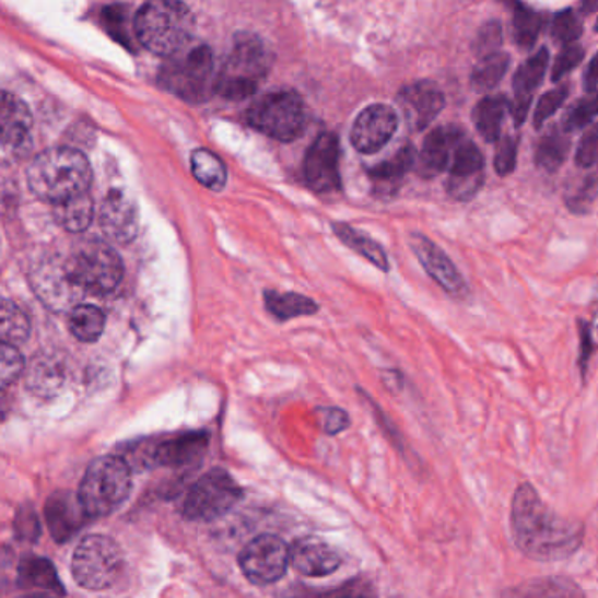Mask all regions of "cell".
Segmentation results:
<instances>
[{"instance_id": "cell-36", "label": "cell", "mask_w": 598, "mask_h": 598, "mask_svg": "<svg viewBox=\"0 0 598 598\" xmlns=\"http://www.w3.org/2000/svg\"><path fill=\"white\" fill-rule=\"evenodd\" d=\"M70 331L78 340L93 343L102 337L105 329V315L93 305H78L70 312Z\"/></svg>"}, {"instance_id": "cell-1", "label": "cell", "mask_w": 598, "mask_h": 598, "mask_svg": "<svg viewBox=\"0 0 598 598\" xmlns=\"http://www.w3.org/2000/svg\"><path fill=\"white\" fill-rule=\"evenodd\" d=\"M512 527L516 544L525 555L542 562L574 555L585 538V529L579 521L565 520L551 512L529 483L516 490Z\"/></svg>"}, {"instance_id": "cell-15", "label": "cell", "mask_w": 598, "mask_h": 598, "mask_svg": "<svg viewBox=\"0 0 598 598\" xmlns=\"http://www.w3.org/2000/svg\"><path fill=\"white\" fill-rule=\"evenodd\" d=\"M396 130L398 114L392 107L384 104L370 105L355 119L350 140L359 153L375 154L389 144Z\"/></svg>"}, {"instance_id": "cell-12", "label": "cell", "mask_w": 598, "mask_h": 598, "mask_svg": "<svg viewBox=\"0 0 598 598\" xmlns=\"http://www.w3.org/2000/svg\"><path fill=\"white\" fill-rule=\"evenodd\" d=\"M32 114L22 98L0 92V165L22 160L31 149Z\"/></svg>"}, {"instance_id": "cell-10", "label": "cell", "mask_w": 598, "mask_h": 598, "mask_svg": "<svg viewBox=\"0 0 598 598\" xmlns=\"http://www.w3.org/2000/svg\"><path fill=\"white\" fill-rule=\"evenodd\" d=\"M242 495L244 492L241 485L233 480L230 472L212 469L191 486L183 513L188 520L212 521L226 515L241 501Z\"/></svg>"}, {"instance_id": "cell-17", "label": "cell", "mask_w": 598, "mask_h": 598, "mask_svg": "<svg viewBox=\"0 0 598 598\" xmlns=\"http://www.w3.org/2000/svg\"><path fill=\"white\" fill-rule=\"evenodd\" d=\"M410 247L415 253L420 265L427 271L429 277L436 282L439 288L445 289L446 293L452 296H464L468 291L466 280L460 275L450 258L443 253L433 241H429L427 236L413 233L410 236Z\"/></svg>"}, {"instance_id": "cell-11", "label": "cell", "mask_w": 598, "mask_h": 598, "mask_svg": "<svg viewBox=\"0 0 598 598\" xmlns=\"http://www.w3.org/2000/svg\"><path fill=\"white\" fill-rule=\"evenodd\" d=\"M242 573L254 585L265 586L277 583L285 576L289 567V548L277 536H259L242 550Z\"/></svg>"}, {"instance_id": "cell-42", "label": "cell", "mask_w": 598, "mask_h": 598, "mask_svg": "<svg viewBox=\"0 0 598 598\" xmlns=\"http://www.w3.org/2000/svg\"><path fill=\"white\" fill-rule=\"evenodd\" d=\"M22 355L14 349V345H8L0 341V390L8 389L9 385L20 378L23 373Z\"/></svg>"}, {"instance_id": "cell-35", "label": "cell", "mask_w": 598, "mask_h": 598, "mask_svg": "<svg viewBox=\"0 0 598 598\" xmlns=\"http://www.w3.org/2000/svg\"><path fill=\"white\" fill-rule=\"evenodd\" d=\"M28 335H31V320L25 312L16 303L0 297V341L8 345H17L23 343Z\"/></svg>"}, {"instance_id": "cell-8", "label": "cell", "mask_w": 598, "mask_h": 598, "mask_svg": "<svg viewBox=\"0 0 598 598\" xmlns=\"http://www.w3.org/2000/svg\"><path fill=\"white\" fill-rule=\"evenodd\" d=\"M70 279L84 294H107L118 288L125 267L119 254L101 241L79 244L66 258Z\"/></svg>"}, {"instance_id": "cell-19", "label": "cell", "mask_w": 598, "mask_h": 598, "mask_svg": "<svg viewBox=\"0 0 598 598\" xmlns=\"http://www.w3.org/2000/svg\"><path fill=\"white\" fill-rule=\"evenodd\" d=\"M399 105L411 130L420 131L439 116L445 107V95L431 81H419L399 93Z\"/></svg>"}, {"instance_id": "cell-27", "label": "cell", "mask_w": 598, "mask_h": 598, "mask_svg": "<svg viewBox=\"0 0 598 598\" xmlns=\"http://www.w3.org/2000/svg\"><path fill=\"white\" fill-rule=\"evenodd\" d=\"M501 598H585V594L567 577H538L513 586Z\"/></svg>"}, {"instance_id": "cell-50", "label": "cell", "mask_w": 598, "mask_h": 598, "mask_svg": "<svg viewBox=\"0 0 598 598\" xmlns=\"http://www.w3.org/2000/svg\"><path fill=\"white\" fill-rule=\"evenodd\" d=\"M585 90L588 93L598 90V52L591 58L590 63H588V69H586Z\"/></svg>"}, {"instance_id": "cell-51", "label": "cell", "mask_w": 598, "mask_h": 598, "mask_svg": "<svg viewBox=\"0 0 598 598\" xmlns=\"http://www.w3.org/2000/svg\"><path fill=\"white\" fill-rule=\"evenodd\" d=\"M582 366L586 367V364H588V359H590L591 337L590 328L585 326V324H582Z\"/></svg>"}, {"instance_id": "cell-7", "label": "cell", "mask_w": 598, "mask_h": 598, "mask_svg": "<svg viewBox=\"0 0 598 598\" xmlns=\"http://www.w3.org/2000/svg\"><path fill=\"white\" fill-rule=\"evenodd\" d=\"M125 568V555L109 536L92 533L79 542L72 556V577L86 590H107L118 583Z\"/></svg>"}, {"instance_id": "cell-38", "label": "cell", "mask_w": 598, "mask_h": 598, "mask_svg": "<svg viewBox=\"0 0 598 598\" xmlns=\"http://www.w3.org/2000/svg\"><path fill=\"white\" fill-rule=\"evenodd\" d=\"M513 9H515L513 26H515L516 44L520 46V49H530L541 34L544 17L536 9L521 4L520 0L513 2Z\"/></svg>"}, {"instance_id": "cell-31", "label": "cell", "mask_w": 598, "mask_h": 598, "mask_svg": "<svg viewBox=\"0 0 598 598\" xmlns=\"http://www.w3.org/2000/svg\"><path fill=\"white\" fill-rule=\"evenodd\" d=\"M417 153L411 145H404L399 149L398 153L387 160V162L378 163L370 171V177L375 180L378 188L387 189L389 186H396L399 180L415 166Z\"/></svg>"}, {"instance_id": "cell-23", "label": "cell", "mask_w": 598, "mask_h": 598, "mask_svg": "<svg viewBox=\"0 0 598 598\" xmlns=\"http://www.w3.org/2000/svg\"><path fill=\"white\" fill-rule=\"evenodd\" d=\"M548 63H550V51L547 48H541L529 60L524 61L520 69L516 70L515 79H513L515 101L509 109L516 127H521L527 119L533 93L541 86L542 79L547 74Z\"/></svg>"}, {"instance_id": "cell-54", "label": "cell", "mask_w": 598, "mask_h": 598, "mask_svg": "<svg viewBox=\"0 0 598 598\" xmlns=\"http://www.w3.org/2000/svg\"><path fill=\"white\" fill-rule=\"evenodd\" d=\"M337 598H366V597H361V595H340V597H337Z\"/></svg>"}, {"instance_id": "cell-32", "label": "cell", "mask_w": 598, "mask_h": 598, "mask_svg": "<svg viewBox=\"0 0 598 598\" xmlns=\"http://www.w3.org/2000/svg\"><path fill=\"white\" fill-rule=\"evenodd\" d=\"M568 154V140L567 137L559 130V128H551L544 136L539 139L538 145H536V165L541 171L553 174L559 171L560 166L564 165Z\"/></svg>"}, {"instance_id": "cell-26", "label": "cell", "mask_w": 598, "mask_h": 598, "mask_svg": "<svg viewBox=\"0 0 598 598\" xmlns=\"http://www.w3.org/2000/svg\"><path fill=\"white\" fill-rule=\"evenodd\" d=\"M69 380V366L63 355L39 354L26 370V385L39 396H55Z\"/></svg>"}, {"instance_id": "cell-9", "label": "cell", "mask_w": 598, "mask_h": 598, "mask_svg": "<svg viewBox=\"0 0 598 598\" xmlns=\"http://www.w3.org/2000/svg\"><path fill=\"white\" fill-rule=\"evenodd\" d=\"M250 127L280 142H293L306 125L302 96L291 90L267 93L247 110Z\"/></svg>"}, {"instance_id": "cell-13", "label": "cell", "mask_w": 598, "mask_h": 598, "mask_svg": "<svg viewBox=\"0 0 598 598\" xmlns=\"http://www.w3.org/2000/svg\"><path fill=\"white\" fill-rule=\"evenodd\" d=\"M32 288L51 310L67 312L78 306L83 291L70 279L66 259L44 258L31 273Z\"/></svg>"}, {"instance_id": "cell-25", "label": "cell", "mask_w": 598, "mask_h": 598, "mask_svg": "<svg viewBox=\"0 0 598 598\" xmlns=\"http://www.w3.org/2000/svg\"><path fill=\"white\" fill-rule=\"evenodd\" d=\"M17 585L22 590L40 597H66V588L58 577L57 567L44 556L28 555L17 565Z\"/></svg>"}, {"instance_id": "cell-2", "label": "cell", "mask_w": 598, "mask_h": 598, "mask_svg": "<svg viewBox=\"0 0 598 598\" xmlns=\"http://www.w3.org/2000/svg\"><path fill=\"white\" fill-rule=\"evenodd\" d=\"M26 179L37 197L60 203L87 192L92 166L78 149H48L31 163Z\"/></svg>"}, {"instance_id": "cell-53", "label": "cell", "mask_w": 598, "mask_h": 598, "mask_svg": "<svg viewBox=\"0 0 598 598\" xmlns=\"http://www.w3.org/2000/svg\"><path fill=\"white\" fill-rule=\"evenodd\" d=\"M594 326L598 332V284H597V289H595V297H594Z\"/></svg>"}, {"instance_id": "cell-49", "label": "cell", "mask_w": 598, "mask_h": 598, "mask_svg": "<svg viewBox=\"0 0 598 598\" xmlns=\"http://www.w3.org/2000/svg\"><path fill=\"white\" fill-rule=\"evenodd\" d=\"M320 424L328 434H338L349 427L350 419L345 410L340 408H326L320 410Z\"/></svg>"}, {"instance_id": "cell-18", "label": "cell", "mask_w": 598, "mask_h": 598, "mask_svg": "<svg viewBox=\"0 0 598 598\" xmlns=\"http://www.w3.org/2000/svg\"><path fill=\"white\" fill-rule=\"evenodd\" d=\"M98 223L109 241L130 244L139 233V210L136 201L121 189H113L102 201Z\"/></svg>"}, {"instance_id": "cell-39", "label": "cell", "mask_w": 598, "mask_h": 598, "mask_svg": "<svg viewBox=\"0 0 598 598\" xmlns=\"http://www.w3.org/2000/svg\"><path fill=\"white\" fill-rule=\"evenodd\" d=\"M598 197V172H590L579 180H573L565 189V203L574 214H586Z\"/></svg>"}, {"instance_id": "cell-28", "label": "cell", "mask_w": 598, "mask_h": 598, "mask_svg": "<svg viewBox=\"0 0 598 598\" xmlns=\"http://www.w3.org/2000/svg\"><path fill=\"white\" fill-rule=\"evenodd\" d=\"M512 109V104L507 102L506 96H485L483 101L478 102L472 110V121L486 142H497L501 139L504 118L507 110Z\"/></svg>"}, {"instance_id": "cell-30", "label": "cell", "mask_w": 598, "mask_h": 598, "mask_svg": "<svg viewBox=\"0 0 598 598\" xmlns=\"http://www.w3.org/2000/svg\"><path fill=\"white\" fill-rule=\"evenodd\" d=\"M332 232L347 247L361 254L364 259L375 265L376 268H380L382 271L389 270L387 253L373 238H370L366 233L359 232V230L345 223L332 224Z\"/></svg>"}, {"instance_id": "cell-48", "label": "cell", "mask_w": 598, "mask_h": 598, "mask_svg": "<svg viewBox=\"0 0 598 598\" xmlns=\"http://www.w3.org/2000/svg\"><path fill=\"white\" fill-rule=\"evenodd\" d=\"M598 163V122L585 131L576 151V165L579 168H591Z\"/></svg>"}, {"instance_id": "cell-44", "label": "cell", "mask_w": 598, "mask_h": 598, "mask_svg": "<svg viewBox=\"0 0 598 598\" xmlns=\"http://www.w3.org/2000/svg\"><path fill=\"white\" fill-rule=\"evenodd\" d=\"M568 92H571L568 84H560L555 90H551L547 95L541 96L536 113H533V127L539 130L565 104Z\"/></svg>"}, {"instance_id": "cell-52", "label": "cell", "mask_w": 598, "mask_h": 598, "mask_svg": "<svg viewBox=\"0 0 598 598\" xmlns=\"http://www.w3.org/2000/svg\"><path fill=\"white\" fill-rule=\"evenodd\" d=\"M598 0H582V13L585 16L597 13Z\"/></svg>"}, {"instance_id": "cell-21", "label": "cell", "mask_w": 598, "mask_h": 598, "mask_svg": "<svg viewBox=\"0 0 598 598\" xmlns=\"http://www.w3.org/2000/svg\"><path fill=\"white\" fill-rule=\"evenodd\" d=\"M44 518H46L51 538L58 544H63L74 538L84 521L87 520L78 495L70 494V492H55L49 495L46 506H44Z\"/></svg>"}, {"instance_id": "cell-14", "label": "cell", "mask_w": 598, "mask_h": 598, "mask_svg": "<svg viewBox=\"0 0 598 598\" xmlns=\"http://www.w3.org/2000/svg\"><path fill=\"white\" fill-rule=\"evenodd\" d=\"M303 175L308 188L315 192L340 189V144L335 133H323L310 145L303 163Z\"/></svg>"}, {"instance_id": "cell-34", "label": "cell", "mask_w": 598, "mask_h": 598, "mask_svg": "<svg viewBox=\"0 0 598 598\" xmlns=\"http://www.w3.org/2000/svg\"><path fill=\"white\" fill-rule=\"evenodd\" d=\"M265 302L268 312L280 320L296 319L319 312V305L312 297L297 293H267Z\"/></svg>"}, {"instance_id": "cell-29", "label": "cell", "mask_w": 598, "mask_h": 598, "mask_svg": "<svg viewBox=\"0 0 598 598\" xmlns=\"http://www.w3.org/2000/svg\"><path fill=\"white\" fill-rule=\"evenodd\" d=\"M93 214H95V207L90 192L55 203L57 223L70 233L84 232L92 224Z\"/></svg>"}, {"instance_id": "cell-46", "label": "cell", "mask_w": 598, "mask_h": 598, "mask_svg": "<svg viewBox=\"0 0 598 598\" xmlns=\"http://www.w3.org/2000/svg\"><path fill=\"white\" fill-rule=\"evenodd\" d=\"M497 151H495L494 166L499 175L513 174L516 168V154H518V140L506 136L497 140Z\"/></svg>"}, {"instance_id": "cell-20", "label": "cell", "mask_w": 598, "mask_h": 598, "mask_svg": "<svg viewBox=\"0 0 598 598\" xmlns=\"http://www.w3.org/2000/svg\"><path fill=\"white\" fill-rule=\"evenodd\" d=\"M289 564L306 577H324L341 565V555L328 541L306 536L297 539L289 550Z\"/></svg>"}, {"instance_id": "cell-22", "label": "cell", "mask_w": 598, "mask_h": 598, "mask_svg": "<svg viewBox=\"0 0 598 598\" xmlns=\"http://www.w3.org/2000/svg\"><path fill=\"white\" fill-rule=\"evenodd\" d=\"M466 139L457 127H439L429 133L424 148L417 156V171L422 177H436L450 166L455 149Z\"/></svg>"}, {"instance_id": "cell-16", "label": "cell", "mask_w": 598, "mask_h": 598, "mask_svg": "<svg viewBox=\"0 0 598 598\" xmlns=\"http://www.w3.org/2000/svg\"><path fill=\"white\" fill-rule=\"evenodd\" d=\"M483 154L474 142L464 139L452 157L450 177L446 183V191L452 198L459 201H469L477 197L483 186Z\"/></svg>"}, {"instance_id": "cell-45", "label": "cell", "mask_w": 598, "mask_h": 598, "mask_svg": "<svg viewBox=\"0 0 598 598\" xmlns=\"http://www.w3.org/2000/svg\"><path fill=\"white\" fill-rule=\"evenodd\" d=\"M585 58V49L579 44H567L564 49L560 51L559 58H556L555 66L551 70V79L553 83H559L560 79H564L568 72H573Z\"/></svg>"}, {"instance_id": "cell-41", "label": "cell", "mask_w": 598, "mask_h": 598, "mask_svg": "<svg viewBox=\"0 0 598 598\" xmlns=\"http://www.w3.org/2000/svg\"><path fill=\"white\" fill-rule=\"evenodd\" d=\"M583 34V23L574 13L573 9H565V11H560L555 17H553V23H551V37L556 40V43L564 44H574L576 43Z\"/></svg>"}, {"instance_id": "cell-5", "label": "cell", "mask_w": 598, "mask_h": 598, "mask_svg": "<svg viewBox=\"0 0 598 598\" xmlns=\"http://www.w3.org/2000/svg\"><path fill=\"white\" fill-rule=\"evenodd\" d=\"M131 492V469L127 460L107 455L86 469L78 499L87 518H104L122 506Z\"/></svg>"}, {"instance_id": "cell-40", "label": "cell", "mask_w": 598, "mask_h": 598, "mask_svg": "<svg viewBox=\"0 0 598 598\" xmlns=\"http://www.w3.org/2000/svg\"><path fill=\"white\" fill-rule=\"evenodd\" d=\"M598 116V90L588 93L579 101L574 102L571 105V109L565 113L564 121H562V128L567 133L571 131L583 130L588 127L591 121Z\"/></svg>"}, {"instance_id": "cell-6", "label": "cell", "mask_w": 598, "mask_h": 598, "mask_svg": "<svg viewBox=\"0 0 598 598\" xmlns=\"http://www.w3.org/2000/svg\"><path fill=\"white\" fill-rule=\"evenodd\" d=\"M157 81L166 92L191 104L206 102L215 93L214 57L209 46H195L175 52L160 70Z\"/></svg>"}, {"instance_id": "cell-24", "label": "cell", "mask_w": 598, "mask_h": 598, "mask_svg": "<svg viewBox=\"0 0 598 598\" xmlns=\"http://www.w3.org/2000/svg\"><path fill=\"white\" fill-rule=\"evenodd\" d=\"M209 436L206 433H186L168 437L148 452L149 464L180 468L200 459L206 454Z\"/></svg>"}, {"instance_id": "cell-47", "label": "cell", "mask_w": 598, "mask_h": 598, "mask_svg": "<svg viewBox=\"0 0 598 598\" xmlns=\"http://www.w3.org/2000/svg\"><path fill=\"white\" fill-rule=\"evenodd\" d=\"M503 26L499 22H489L483 25L477 40H474V49L478 57L485 58L492 52H497L499 46L503 44Z\"/></svg>"}, {"instance_id": "cell-3", "label": "cell", "mask_w": 598, "mask_h": 598, "mask_svg": "<svg viewBox=\"0 0 598 598\" xmlns=\"http://www.w3.org/2000/svg\"><path fill=\"white\" fill-rule=\"evenodd\" d=\"M139 43L160 57H172L191 43L195 16L180 0H149L136 16Z\"/></svg>"}, {"instance_id": "cell-33", "label": "cell", "mask_w": 598, "mask_h": 598, "mask_svg": "<svg viewBox=\"0 0 598 598\" xmlns=\"http://www.w3.org/2000/svg\"><path fill=\"white\" fill-rule=\"evenodd\" d=\"M191 171L195 179L212 191H221L226 186V166L223 160L210 153L209 149H197L191 154Z\"/></svg>"}, {"instance_id": "cell-4", "label": "cell", "mask_w": 598, "mask_h": 598, "mask_svg": "<svg viewBox=\"0 0 598 598\" xmlns=\"http://www.w3.org/2000/svg\"><path fill=\"white\" fill-rule=\"evenodd\" d=\"M271 67V55L258 35L238 34L233 48L215 75V93L230 101H244L258 92Z\"/></svg>"}, {"instance_id": "cell-43", "label": "cell", "mask_w": 598, "mask_h": 598, "mask_svg": "<svg viewBox=\"0 0 598 598\" xmlns=\"http://www.w3.org/2000/svg\"><path fill=\"white\" fill-rule=\"evenodd\" d=\"M14 533H16L17 541L31 542V544L40 538L39 515L32 504H23L17 509L16 518H14Z\"/></svg>"}, {"instance_id": "cell-37", "label": "cell", "mask_w": 598, "mask_h": 598, "mask_svg": "<svg viewBox=\"0 0 598 598\" xmlns=\"http://www.w3.org/2000/svg\"><path fill=\"white\" fill-rule=\"evenodd\" d=\"M509 63H512L509 55L501 51L481 58L480 63L472 70V87L481 93L494 90L501 83V79L506 75Z\"/></svg>"}, {"instance_id": "cell-55", "label": "cell", "mask_w": 598, "mask_h": 598, "mask_svg": "<svg viewBox=\"0 0 598 598\" xmlns=\"http://www.w3.org/2000/svg\"><path fill=\"white\" fill-rule=\"evenodd\" d=\"M595 31L598 32V20H597V26H595Z\"/></svg>"}]
</instances>
